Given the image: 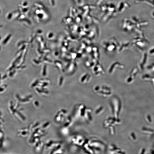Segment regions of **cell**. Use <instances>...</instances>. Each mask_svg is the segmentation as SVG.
<instances>
[{
	"mask_svg": "<svg viewBox=\"0 0 154 154\" xmlns=\"http://www.w3.org/2000/svg\"><path fill=\"white\" fill-rule=\"evenodd\" d=\"M148 24V22L147 21H142L141 23H139V24H138L139 25H137V26L138 27H141L142 26H145L146 25H147Z\"/></svg>",
	"mask_w": 154,
	"mask_h": 154,
	"instance_id": "1",
	"label": "cell"
},
{
	"mask_svg": "<svg viewBox=\"0 0 154 154\" xmlns=\"http://www.w3.org/2000/svg\"><path fill=\"white\" fill-rule=\"evenodd\" d=\"M152 15L154 17V12H153V13H152Z\"/></svg>",
	"mask_w": 154,
	"mask_h": 154,
	"instance_id": "2",
	"label": "cell"
}]
</instances>
